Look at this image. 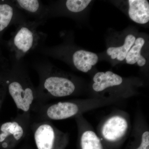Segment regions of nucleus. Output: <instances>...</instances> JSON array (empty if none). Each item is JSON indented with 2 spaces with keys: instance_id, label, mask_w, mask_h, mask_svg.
Returning <instances> with one entry per match:
<instances>
[{
  "instance_id": "obj_1",
  "label": "nucleus",
  "mask_w": 149,
  "mask_h": 149,
  "mask_svg": "<svg viewBox=\"0 0 149 149\" xmlns=\"http://www.w3.org/2000/svg\"><path fill=\"white\" fill-rule=\"evenodd\" d=\"M0 75L17 108L21 113L31 114L37 104V93L24 59L10 58V63L0 69Z\"/></svg>"
},
{
  "instance_id": "obj_2",
  "label": "nucleus",
  "mask_w": 149,
  "mask_h": 149,
  "mask_svg": "<svg viewBox=\"0 0 149 149\" xmlns=\"http://www.w3.org/2000/svg\"><path fill=\"white\" fill-rule=\"evenodd\" d=\"M32 65L39 77V85L36 88L37 106L46 104L51 99L68 97L75 92L76 85L73 80L47 60L35 61Z\"/></svg>"
},
{
  "instance_id": "obj_3",
  "label": "nucleus",
  "mask_w": 149,
  "mask_h": 149,
  "mask_svg": "<svg viewBox=\"0 0 149 149\" xmlns=\"http://www.w3.org/2000/svg\"><path fill=\"white\" fill-rule=\"evenodd\" d=\"M44 25L36 20L24 22L17 28L7 42L11 53L10 58L16 60L24 59V57L31 52L36 51L45 45L47 35L40 31L38 27Z\"/></svg>"
},
{
  "instance_id": "obj_4",
  "label": "nucleus",
  "mask_w": 149,
  "mask_h": 149,
  "mask_svg": "<svg viewBox=\"0 0 149 149\" xmlns=\"http://www.w3.org/2000/svg\"><path fill=\"white\" fill-rule=\"evenodd\" d=\"M30 128L37 149H65L68 135L56 128L50 121L32 122Z\"/></svg>"
},
{
  "instance_id": "obj_5",
  "label": "nucleus",
  "mask_w": 149,
  "mask_h": 149,
  "mask_svg": "<svg viewBox=\"0 0 149 149\" xmlns=\"http://www.w3.org/2000/svg\"><path fill=\"white\" fill-rule=\"evenodd\" d=\"M31 123V114L21 113L0 125V149H13L24 139Z\"/></svg>"
},
{
  "instance_id": "obj_6",
  "label": "nucleus",
  "mask_w": 149,
  "mask_h": 149,
  "mask_svg": "<svg viewBox=\"0 0 149 149\" xmlns=\"http://www.w3.org/2000/svg\"><path fill=\"white\" fill-rule=\"evenodd\" d=\"M27 20L26 15L17 7L13 1H0V40L9 26H17Z\"/></svg>"
},
{
  "instance_id": "obj_7",
  "label": "nucleus",
  "mask_w": 149,
  "mask_h": 149,
  "mask_svg": "<svg viewBox=\"0 0 149 149\" xmlns=\"http://www.w3.org/2000/svg\"><path fill=\"white\" fill-rule=\"evenodd\" d=\"M128 121L120 115H114L108 118L102 125L101 133L104 140L110 143L120 141L128 131Z\"/></svg>"
},
{
  "instance_id": "obj_8",
  "label": "nucleus",
  "mask_w": 149,
  "mask_h": 149,
  "mask_svg": "<svg viewBox=\"0 0 149 149\" xmlns=\"http://www.w3.org/2000/svg\"><path fill=\"white\" fill-rule=\"evenodd\" d=\"M17 7L26 15L40 21L43 24L46 22L47 6L39 0H15L13 1Z\"/></svg>"
},
{
  "instance_id": "obj_9",
  "label": "nucleus",
  "mask_w": 149,
  "mask_h": 149,
  "mask_svg": "<svg viewBox=\"0 0 149 149\" xmlns=\"http://www.w3.org/2000/svg\"><path fill=\"white\" fill-rule=\"evenodd\" d=\"M71 60L72 64L77 70L87 72L91 70L93 65L97 64L98 57L94 53L79 50L72 54Z\"/></svg>"
},
{
  "instance_id": "obj_10",
  "label": "nucleus",
  "mask_w": 149,
  "mask_h": 149,
  "mask_svg": "<svg viewBox=\"0 0 149 149\" xmlns=\"http://www.w3.org/2000/svg\"><path fill=\"white\" fill-rule=\"evenodd\" d=\"M128 14L136 23L145 24L149 21V4L146 0H129Z\"/></svg>"
},
{
  "instance_id": "obj_11",
  "label": "nucleus",
  "mask_w": 149,
  "mask_h": 149,
  "mask_svg": "<svg viewBox=\"0 0 149 149\" xmlns=\"http://www.w3.org/2000/svg\"><path fill=\"white\" fill-rule=\"evenodd\" d=\"M93 90L96 92H101L109 87L117 86L122 83V77L111 71L98 72L93 77Z\"/></svg>"
},
{
  "instance_id": "obj_12",
  "label": "nucleus",
  "mask_w": 149,
  "mask_h": 149,
  "mask_svg": "<svg viewBox=\"0 0 149 149\" xmlns=\"http://www.w3.org/2000/svg\"><path fill=\"white\" fill-rule=\"evenodd\" d=\"M143 38L139 37L135 40L134 45L130 49L125 57L128 64L133 65L137 63L140 66H143L146 64V60L141 56V49L145 44Z\"/></svg>"
},
{
  "instance_id": "obj_13",
  "label": "nucleus",
  "mask_w": 149,
  "mask_h": 149,
  "mask_svg": "<svg viewBox=\"0 0 149 149\" xmlns=\"http://www.w3.org/2000/svg\"><path fill=\"white\" fill-rule=\"evenodd\" d=\"M80 149H104L100 138L93 130L83 131L80 138Z\"/></svg>"
},
{
  "instance_id": "obj_14",
  "label": "nucleus",
  "mask_w": 149,
  "mask_h": 149,
  "mask_svg": "<svg viewBox=\"0 0 149 149\" xmlns=\"http://www.w3.org/2000/svg\"><path fill=\"white\" fill-rule=\"evenodd\" d=\"M136 37L133 35H129L125 38L123 46L118 47H109L107 50L108 55L111 56L113 59L117 58L119 61H123L126 57L127 54L134 45Z\"/></svg>"
},
{
  "instance_id": "obj_15",
  "label": "nucleus",
  "mask_w": 149,
  "mask_h": 149,
  "mask_svg": "<svg viewBox=\"0 0 149 149\" xmlns=\"http://www.w3.org/2000/svg\"><path fill=\"white\" fill-rule=\"evenodd\" d=\"M91 2V0H67L64 6L70 12L77 13L84 10Z\"/></svg>"
},
{
  "instance_id": "obj_16",
  "label": "nucleus",
  "mask_w": 149,
  "mask_h": 149,
  "mask_svg": "<svg viewBox=\"0 0 149 149\" xmlns=\"http://www.w3.org/2000/svg\"><path fill=\"white\" fill-rule=\"evenodd\" d=\"M136 149H149V132L145 131L143 133L141 138V145Z\"/></svg>"
},
{
  "instance_id": "obj_17",
  "label": "nucleus",
  "mask_w": 149,
  "mask_h": 149,
  "mask_svg": "<svg viewBox=\"0 0 149 149\" xmlns=\"http://www.w3.org/2000/svg\"><path fill=\"white\" fill-rule=\"evenodd\" d=\"M7 93L6 87L3 80L0 75V110L2 104L5 98L6 95Z\"/></svg>"
},
{
  "instance_id": "obj_18",
  "label": "nucleus",
  "mask_w": 149,
  "mask_h": 149,
  "mask_svg": "<svg viewBox=\"0 0 149 149\" xmlns=\"http://www.w3.org/2000/svg\"><path fill=\"white\" fill-rule=\"evenodd\" d=\"M0 42H1V40H0ZM3 59L2 58L1 56V48H0V61L2 60Z\"/></svg>"
}]
</instances>
